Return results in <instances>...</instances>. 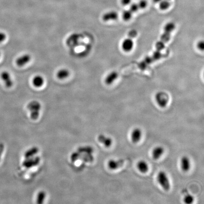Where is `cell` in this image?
I'll use <instances>...</instances> for the list:
<instances>
[{
    "label": "cell",
    "mask_w": 204,
    "mask_h": 204,
    "mask_svg": "<svg viewBox=\"0 0 204 204\" xmlns=\"http://www.w3.org/2000/svg\"><path fill=\"white\" fill-rule=\"evenodd\" d=\"M1 78L5 83V85L8 88L11 87L13 85V82L11 75L8 71H3L1 73Z\"/></svg>",
    "instance_id": "7"
},
{
    "label": "cell",
    "mask_w": 204,
    "mask_h": 204,
    "mask_svg": "<svg viewBox=\"0 0 204 204\" xmlns=\"http://www.w3.org/2000/svg\"><path fill=\"white\" fill-rule=\"evenodd\" d=\"M118 76V75L116 71L110 72L109 74H108L105 79V83L108 85H111L116 79Z\"/></svg>",
    "instance_id": "13"
},
{
    "label": "cell",
    "mask_w": 204,
    "mask_h": 204,
    "mask_svg": "<svg viewBox=\"0 0 204 204\" xmlns=\"http://www.w3.org/2000/svg\"><path fill=\"white\" fill-rule=\"evenodd\" d=\"M137 167L141 173H145L148 170V165L147 162L143 160L139 161L137 164Z\"/></svg>",
    "instance_id": "16"
},
{
    "label": "cell",
    "mask_w": 204,
    "mask_h": 204,
    "mask_svg": "<svg viewBox=\"0 0 204 204\" xmlns=\"http://www.w3.org/2000/svg\"><path fill=\"white\" fill-rule=\"evenodd\" d=\"M123 159L110 160L108 162V166L111 170H116L121 167L124 163Z\"/></svg>",
    "instance_id": "9"
},
{
    "label": "cell",
    "mask_w": 204,
    "mask_h": 204,
    "mask_svg": "<svg viewBox=\"0 0 204 204\" xmlns=\"http://www.w3.org/2000/svg\"><path fill=\"white\" fill-rule=\"evenodd\" d=\"M175 25L174 23L172 22H170L167 23V24H166L165 27H164V31L171 33L175 29Z\"/></svg>",
    "instance_id": "17"
},
{
    "label": "cell",
    "mask_w": 204,
    "mask_h": 204,
    "mask_svg": "<svg viewBox=\"0 0 204 204\" xmlns=\"http://www.w3.org/2000/svg\"><path fill=\"white\" fill-rule=\"evenodd\" d=\"M139 9L138 3H133L130 5L129 10L133 13V12H137Z\"/></svg>",
    "instance_id": "25"
},
{
    "label": "cell",
    "mask_w": 204,
    "mask_h": 204,
    "mask_svg": "<svg viewBox=\"0 0 204 204\" xmlns=\"http://www.w3.org/2000/svg\"><path fill=\"white\" fill-rule=\"evenodd\" d=\"M0 56H1V52H0Z\"/></svg>",
    "instance_id": "33"
},
{
    "label": "cell",
    "mask_w": 204,
    "mask_h": 204,
    "mask_svg": "<svg viewBox=\"0 0 204 204\" xmlns=\"http://www.w3.org/2000/svg\"><path fill=\"white\" fill-rule=\"evenodd\" d=\"M3 149H4V145L2 143H0V159H1L2 155L3 153Z\"/></svg>",
    "instance_id": "31"
},
{
    "label": "cell",
    "mask_w": 204,
    "mask_h": 204,
    "mask_svg": "<svg viewBox=\"0 0 204 204\" xmlns=\"http://www.w3.org/2000/svg\"><path fill=\"white\" fill-rule=\"evenodd\" d=\"M134 47V43L132 39L130 38H127L124 39L122 43L121 47L122 49L126 52H129L131 51Z\"/></svg>",
    "instance_id": "5"
},
{
    "label": "cell",
    "mask_w": 204,
    "mask_h": 204,
    "mask_svg": "<svg viewBox=\"0 0 204 204\" xmlns=\"http://www.w3.org/2000/svg\"><path fill=\"white\" fill-rule=\"evenodd\" d=\"M164 153V148L161 146H157L152 151V156L155 160L158 159Z\"/></svg>",
    "instance_id": "12"
},
{
    "label": "cell",
    "mask_w": 204,
    "mask_h": 204,
    "mask_svg": "<svg viewBox=\"0 0 204 204\" xmlns=\"http://www.w3.org/2000/svg\"><path fill=\"white\" fill-rule=\"evenodd\" d=\"M118 18V14L115 11H111L105 13L103 16V20L105 21L116 20Z\"/></svg>",
    "instance_id": "11"
},
{
    "label": "cell",
    "mask_w": 204,
    "mask_h": 204,
    "mask_svg": "<svg viewBox=\"0 0 204 204\" xmlns=\"http://www.w3.org/2000/svg\"><path fill=\"white\" fill-rule=\"evenodd\" d=\"M98 140L100 143L104 145L107 147H109L112 144V139L110 138L107 137L103 134H100L98 137Z\"/></svg>",
    "instance_id": "10"
},
{
    "label": "cell",
    "mask_w": 204,
    "mask_h": 204,
    "mask_svg": "<svg viewBox=\"0 0 204 204\" xmlns=\"http://www.w3.org/2000/svg\"><path fill=\"white\" fill-rule=\"evenodd\" d=\"M142 137V131L139 128H135L132 130L130 135L131 141L133 143H137L139 141Z\"/></svg>",
    "instance_id": "6"
},
{
    "label": "cell",
    "mask_w": 204,
    "mask_h": 204,
    "mask_svg": "<svg viewBox=\"0 0 204 204\" xmlns=\"http://www.w3.org/2000/svg\"><path fill=\"white\" fill-rule=\"evenodd\" d=\"M6 39V35L4 33L0 32V43L4 41Z\"/></svg>",
    "instance_id": "29"
},
{
    "label": "cell",
    "mask_w": 204,
    "mask_h": 204,
    "mask_svg": "<svg viewBox=\"0 0 204 204\" xmlns=\"http://www.w3.org/2000/svg\"><path fill=\"white\" fill-rule=\"evenodd\" d=\"M138 68L140 70H144L146 69L147 67L148 66V65L144 61H142L138 63Z\"/></svg>",
    "instance_id": "27"
},
{
    "label": "cell",
    "mask_w": 204,
    "mask_h": 204,
    "mask_svg": "<svg viewBox=\"0 0 204 204\" xmlns=\"http://www.w3.org/2000/svg\"><path fill=\"white\" fill-rule=\"evenodd\" d=\"M153 1L155 3H159V2H160L162 0H153Z\"/></svg>",
    "instance_id": "32"
},
{
    "label": "cell",
    "mask_w": 204,
    "mask_h": 204,
    "mask_svg": "<svg viewBox=\"0 0 204 204\" xmlns=\"http://www.w3.org/2000/svg\"><path fill=\"white\" fill-rule=\"evenodd\" d=\"M180 167L184 172H188L190 169V160L186 156H184L181 158L180 160Z\"/></svg>",
    "instance_id": "8"
},
{
    "label": "cell",
    "mask_w": 204,
    "mask_h": 204,
    "mask_svg": "<svg viewBox=\"0 0 204 204\" xmlns=\"http://www.w3.org/2000/svg\"><path fill=\"white\" fill-rule=\"evenodd\" d=\"M41 106L39 102L33 101L28 105V108L31 112V117L33 119H36L39 117V111Z\"/></svg>",
    "instance_id": "2"
},
{
    "label": "cell",
    "mask_w": 204,
    "mask_h": 204,
    "mask_svg": "<svg viewBox=\"0 0 204 204\" xmlns=\"http://www.w3.org/2000/svg\"><path fill=\"white\" fill-rule=\"evenodd\" d=\"M156 49L157 50L161 51L163 50L165 48V43L162 41L160 40L157 42L155 44Z\"/></svg>",
    "instance_id": "22"
},
{
    "label": "cell",
    "mask_w": 204,
    "mask_h": 204,
    "mask_svg": "<svg viewBox=\"0 0 204 204\" xmlns=\"http://www.w3.org/2000/svg\"><path fill=\"white\" fill-rule=\"evenodd\" d=\"M44 79L40 75H37L32 79L33 84L36 88L41 87L44 84Z\"/></svg>",
    "instance_id": "14"
},
{
    "label": "cell",
    "mask_w": 204,
    "mask_h": 204,
    "mask_svg": "<svg viewBox=\"0 0 204 204\" xmlns=\"http://www.w3.org/2000/svg\"><path fill=\"white\" fill-rule=\"evenodd\" d=\"M155 99L159 107L161 108H165L168 103L169 97L165 92L160 91L156 94Z\"/></svg>",
    "instance_id": "3"
},
{
    "label": "cell",
    "mask_w": 204,
    "mask_h": 204,
    "mask_svg": "<svg viewBox=\"0 0 204 204\" xmlns=\"http://www.w3.org/2000/svg\"><path fill=\"white\" fill-rule=\"evenodd\" d=\"M139 9H145L147 5V2L146 0H141L138 3Z\"/></svg>",
    "instance_id": "26"
},
{
    "label": "cell",
    "mask_w": 204,
    "mask_h": 204,
    "mask_svg": "<svg viewBox=\"0 0 204 204\" xmlns=\"http://www.w3.org/2000/svg\"><path fill=\"white\" fill-rule=\"evenodd\" d=\"M132 16V12L130 10H126L123 11L122 18L125 21H128L130 20Z\"/></svg>",
    "instance_id": "20"
},
{
    "label": "cell",
    "mask_w": 204,
    "mask_h": 204,
    "mask_svg": "<svg viewBox=\"0 0 204 204\" xmlns=\"http://www.w3.org/2000/svg\"><path fill=\"white\" fill-rule=\"evenodd\" d=\"M70 72L69 70L66 69H62L58 71L56 75L59 79H63L68 78L70 76Z\"/></svg>",
    "instance_id": "15"
},
{
    "label": "cell",
    "mask_w": 204,
    "mask_h": 204,
    "mask_svg": "<svg viewBox=\"0 0 204 204\" xmlns=\"http://www.w3.org/2000/svg\"><path fill=\"white\" fill-rule=\"evenodd\" d=\"M151 57H152V58H153L154 61H158L159 60H160V59L162 58V53H161L160 51L156 50L153 52V54H152Z\"/></svg>",
    "instance_id": "21"
},
{
    "label": "cell",
    "mask_w": 204,
    "mask_h": 204,
    "mask_svg": "<svg viewBox=\"0 0 204 204\" xmlns=\"http://www.w3.org/2000/svg\"><path fill=\"white\" fill-rule=\"evenodd\" d=\"M31 59V57L29 54H25L20 56L17 59L16 63L19 67H22L29 63Z\"/></svg>",
    "instance_id": "4"
},
{
    "label": "cell",
    "mask_w": 204,
    "mask_h": 204,
    "mask_svg": "<svg viewBox=\"0 0 204 204\" xmlns=\"http://www.w3.org/2000/svg\"><path fill=\"white\" fill-rule=\"evenodd\" d=\"M171 34L170 33L164 31L160 37V40L164 42L165 43L168 42L171 38Z\"/></svg>",
    "instance_id": "19"
},
{
    "label": "cell",
    "mask_w": 204,
    "mask_h": 204,
    "mask_svg": "<svg viewBox=\"0 0 204 204\" xmlns=\"http://www.w3.org/2000/svg\"><path fill=\"white\" fill-rule=\"evenodd\" d=\"M194 199L193 196L190 194H188L184 197V201L186 204H190L193 202Z\"/></svg>",
    "instance_id": "23"
},
{
    "label": "cell",
    "mask_w": 204,
    "mask_h": 204,
    "mask_svg": "<svg viewBox=\"0 0 204 204\" xmlns=\"http://www.w3.org/2000/svg\"><path fill=\"white\" fill-rule=\"evenodd\" d=\"M169 0H162L159 3V8L162 10H166L168 9L170 6Z\"/></svg>",
    "instance_id": "18"
},
{
    "label": "cell",
    "mask_w": 204,
    "mask_h": 204,
    "mask_svg": "<svg viewBox=\"0 0 204 204\" xmlns=\"http://www.w3.org/2000/svg\"><path fill=\"white\" fill-rule=\"evenodd\" d=\"M197 48L200 50L203 51L204 50V41H199V42L197 43Z\"/></svg>",
    "instance_id": "28"
},
{
    "label": "cell",
    "mask_w": 204,
    "mask_h": 204,
    "mask_svg": "<svg viewBox=\"0 0 204 204\" xmlns=\"http://www.w3.org/2000/svg\"><path fill=\"white\" fill-rule=\"evenodd\" d=\"M157 180L158 183L164 188V190L168 191L170 188V184L169 179L166 174L164 171L159 172L157 175Z\"/></svg>",
    "instance_id": "1"
},
{
    "label": "cell",
    "mask_w": 204,
    "mask_h": 204,
    "mask_svg": "<svg viewBox=\"0 0 204 204\" xmlns=\"http://www.w3.org/2000/svg\"><path fill=\"white\" fill-rule=\"evenodd\" d=\"M131 0H121V3L123 5H128L130 4Z\"/></svg>",
    "instance_id": "30"
},
{
    "label": "cell",
    "mask_w": 204,
    "mask_h": 204,
    "mask_svg": "<svg viewBox=\"0 0 204 204\" xmlns=\"http://www.w3.org/2000/svg\"><path fill=\"white\" fill-rule=\"evenodd\" d=\"M128 35L129 38H130L131 39H134V38H136L137 36V31L135 29L131 30L129 32Z\"/></svg>",
    "instance_id": "24"
}]
</instances>
